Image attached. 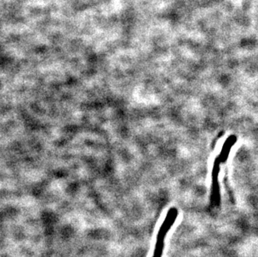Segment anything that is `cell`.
Wrapping results in <instances>:
<instances>
[{"instance_id": "6da1fadb", "label": "cell", "mask_w": 258, "mask_h": 257, "mask_svg": "<svg viewBox=\"0 0 258 257\" xmlns=\"http://www.w3.org/2000/svg\"><path fill=\"white\" fill-rule=\"evenodd\" d=\"M220 161L219 159L217 158L215 160L213 170H212V197H214V202H219V184H218V175L220 173Z\"/></svg>"}, {"instance_id": "7a4b0ae2", "label": "cell", "mask_w": 258, "mask_h": 257, "mask_svg": "<svg viewBox=\"0 0 258 257\" xmlns=\"http://www.w3.org/2000/svg\"><path fill=\"white\" fill-rule=\"evenodd\" d=\"M236 137L235 136H230L229 138L226 141L224 146L222 147V152L220 154L219 156L217 157L219 159L221 163H225V161L227 160L231 147L236 144Z\"/></svg>"}]
</instances>
